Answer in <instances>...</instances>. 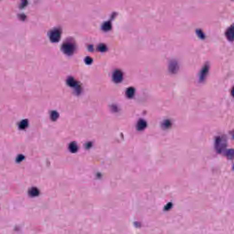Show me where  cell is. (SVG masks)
I'll list each match as a JSON object with an SVG mask.
<instances>
[{"instance_id":"1","label":"cell","mask_w":234,"mask_h":234,"mask_svg":"<svg viewBox=\"0 0 234 234\" xmlns=\"http://www.w3.org/2000/svg\"><path fill=\"white\" fill-rule=\"evenodd\" d=\"M61 49L65 54L68 55H71L75 51V45L73 42L67 40L62 45Z\"/></svg>"},{"instance_id":"2","label":"cell","mask_w":234,"mask_h":234,"mask_svg":"<svg viewBox=\"0 0 234 234\" xmlns=\"http://www.w3.org/2000/svg\"><path fill=\"white\" fill-rule=\"evenodd\" d=\"M215 148L218 152L221 153L227 146L226 137L224 136H220L216 138L215 143Z\"/></svg>"},{"instance_id":"3","label":"cell","mask_w":234,"mask_h":234,"mask_svg":"<svg viewBox=\"0 0 234 234\" xmlns=\"http://www.w3.org/2000/svg\"><path fill=\"white\" fill-rule=\"evenodd\" d=\"M61 32L58 28H55L50 32L49 34V38L53 43L58 42L61 38Z\"/></svg>"},{"instance_id":"4","label":"cell","mask_w":234,"mask_h":234,"mask_svg":"<svg viewBox=\"0 0 234 234\" xmlns=\"http://www.w3.org/2000/svg\"><path fill=\"white\" fill-rule=\"evenodd\" d=\"M209 69L210 66L208 64H205L202 68L199 76V79L201 82H203L205 81L208 74Z\"/></svg>"},{"instance_id":"5","label":"cell","mask_w":234,"mask_h":234,"mask_svg":"<svg viewBox=\"0 0 234 234\" xmlns=\"http://www.w3.org/2000/svg\"><path fill=\"white\" fill-rule=\"evenodd\" d=\"M113 82L116 83L121 82L123 79V73L120 69H117L113 72L112 76Z\"/></svg>"},{"instance_id":"6","label":"cell","mask_w":234,"mask_h":234,"mask_svg":"<svg viewBox=\"0 0 234 234\" xmlns=\"http://www.w3.org/2000/svg\"><path fill=\"white\" fill-rule=\"evenodd\" d=\"M225 35L228 40L233 42L234 40V24L231 25L226 29Z\"/></svg>"},{"instance_id":"7","label":"cell","mask_w":234,"mask_h":234,"mask_svg":"<svg viewBox=\"0 0 234 234\" xmlns=\"http://www.w3.org/2000/svg\"><path fill=\"white\" fill-rule=\"evenodd\" d=\"M178 68L179 67L177 62L175 61L170 62V63L169 64V69L171 72L173 73H176L178 71Z\"/></svg>"},{"instance_id":"8","label":"cell","mask_w":234,"mask_h":234,"mask_svg":"<svg viewBox=\"0 0 234 234\" xmlns=\"http://www.w3.org/2000/svg\"><path fill=\"white\" fill-rule=\"evenodd\" d=\"M28 194L31 197H35L39 195L40 192L37 187H32L28 190Z\"/></svg>"},{"instance_id":"9","label":"cell","mask_w":234,"mask_h":234,"mask_svg":"<svg viewBox=\"0 0 234 234\" xmlns=\"http://www.w3.org/2000/svg\"><path fill=\"white\" fill-rule=\"evenodd\" d=\"M147 126L146 122L145 120L140 119L138 121L137 124V128L139 130H143L146 129Z\"/></svg>"},{"instance_id":"10","label":"cell","mask_w":234,"mask_h":234,"mask_svg":"<svg viewBox=\"0 0 234 234\" xmlns=\"http://www.w3.org/2000/svg\"><path fill=\"white\" fill-rule=\"evenodd\" d=\"M69 149L71 152L73 153H76L78 149V144L76 142H72L69 144Z\"/></svg>"},{"instance_id":"11","label":"cell","mask_w":234,"mask_h":234,"mask_svg":"<svg viewBox=\"0 0 234 234\" xmlns=\"http://www.w3.org/2000/svg\"><path fill=\"white\" fill-rule=\"evenodd\" d=\"M135 94V89L133 87L128 88L126 91V95L127 98H131L134 96Z\"/></svg>"},{"instance_id":"12","label":"cell","mask_w":234,"mask_h":234,"mask_svg":"<svg viewBox=\"0 0 234 234\" xmlns=\"http://www.w3.org/2000/svg\"><path fill=\"white\" fill-rule=\"evenodd\" d=\"M28 120L24 119L21 121L19 124V128L21 129H25L28 127Z\"/></svg>"},{"instance_id":"13","label":"cell","mask_w":234,"mask_h":234,"mask_svg":"<svg viewBox=\"0 0 234 234\" xmlns=\"http://www.w3.org/2000/svg\"><path fill=\"white\" fill-rule=\"evenodd\" d=\"M112 26H111V22H104V24L102 25V29L104 31H108L110 30L111 29Z\"/></svg>"},{"instance_id":"14","label":"cell","mask_w":234,"mask_h":234,"mask_svg":"<svg viewBox=\"0 0 234 234\" xmlns=\"http://www.w3.org/2000/svg\"><path fill=\"white\" fill-rule=\"evenodd\" d=\"M227 158L229 159H234V150L230 149L226 151L225 154Z\"/></svg>"},{"instance_id":"15","label":"cell","mask_w":234,"mask_h":234,"mask_svg":"<svg viewBox=\"0 0 234 234\" xmlns=\"http://www.w3.org/2000/svg\"><path fill=\"white\" fill-rule=\"evenodd\" d=\"M76 82L75 80L74 79V78H72V77H69L68 79L67 80V83L69 86L71 87H73V86H75L76 85Z\"/></svg>"},{"instance_id":"16","label":"cell","mask_w":234,"mask_h":234,"mask_svg":"<svg viewBox=\"0 0 234 234\" xmlns=\"http://www.w3.org/2000/svg\"><path fill=\"white\" fill-rule=\"evenodd\" d=\"M196 33L198 38H200V39H204L205 38V35L204 34L203 31L201 29H197L196 30Z\"/></svg>"},{"instance_id":"17","label":"cell","mask_w":234,"mask_h":234,"mask_svg":"<svg viewBox=\"0 0 234 234\" xmlns=\"http://www.w3.org/2000/svg\"><path fill=\"white\" fill-rule=\"evenodd\" d=\"M59 113L56 111H53L51 113V118L53 121L57 120V119L59 118Z\"/></svg>"},{"instance_id":"18","label":"cell","mask_w":234,"mask_h":234,"mask_svg":"<svg viewBox=\"0 0 234 234\" xmlns=\"http://www.w3.org/2000/svg\"><path fill=\"white\" fill-rule=\"evenodd\" d=\"M98 51H99L103 52H105L107 50V47L105 45L101 44L98 46Z\"/></svg>"},{"instance_id":"19","label":"cell","mask_w":234,"mask_h":234,"mask_svg":"<svg viewBox=\"0 0 234 234\" xmlns=\"http://www.w3.org/2000/svg\"><path fill=\"white\" fill-rule=\"evenodd\" d=\"M92 61H92V59L90 56H87L85 59V62L88 65H90V64H92Z\"/></svg>"},{"instance_id":"20","label":"cell","mask_w":234,"mask_h":234,"mask_svg":"<svg viewBox=\"0 0 234 234\" xmlns=\"http://www.w3.org/2000/svg\"><path fill=\"white\" fill-rule=\"evenodd\" d=\"M24 156L23 155H19L17 157V158H16V161H17L18 163H20V162H21V161L24 160Z\"/></svg>"},{"instance_id":"21","label":"cell","mask_w":234,"mask_h":234,"mask_svg":"<svg viewBox=\"0 0 234 234\" xmlns=\"http://www.w3.org/2000/svg\"><path fill=\"white\" fill-rule=\"evenodd\" d=\"M171 122L169 120H166L163 123V127L165 128H167L170 126Z\"/></svg>"},{"instance_id":"22","label":"cell","mask_w":234,"mask_h":234,"mask_svg":"<svg viewBox=\"0 0 234 234\" xmlns=\"http://www.w3.org/2000/svg\"><path fill=\"white\" fill-rule=\"evenodd\" d=\"M231 94L233 98H234V86H233V88L231 89Z\"/></svg>"},{"instance_id":"23","label":"cell","mask_w":234,"mask_h":234,"mask_svg":"<svg viewBox=\"0 0 234 234\" xmlns=\"http://www.w3.org/2000/svg\"><path fill=\"white\" fill-rule=\"evenodd\" d=\"M171 204L170 203L169 204H167V206H166V208H165V209L166 210H167L168 209H169V208H171Z\"/></svg>"},{"instance_id":"24","label":"cell","mask_w":234,"mask_h":234,"mask_svg":"<svg viewBox=\"0 0 234 234\" xmlns=\"http://www.w3.org/2000/svg\"><path fill=\"white\" fill-rule=\"evenodd\" d=\"M232 1H234V0H232Z\"/></svg>"}]
</instances>
